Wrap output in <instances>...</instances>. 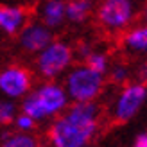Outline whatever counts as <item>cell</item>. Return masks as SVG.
<instances>
[{"label": "cell", "mask_w": 147, "mask_h": 147, "mask_svg": "<svg viewBox=\"0 0 147 147\" xmlns=\"http://www.w3.org/2000/svg\"><path fill=\"white\" fill-rule=\"evenodd\" d=\"M100 108L97 102H72L49 127L50 147H88L99 133Z\"/></svg>", "instance_id": "cell-1"}, {"label": "cell", "mask_w": 147, "mask_h": 147, "mask_svg": "<svg viewBox=\"0 0 147 147\" xmlns=\"http://www.w3.org/2000/svg\"><path fill=\"white\" fill-rule=\"evenodd\" d=\"M70 97L63 83L41 81L20 102V111L31 115L36 122H49L57 119L70 106Z\"/></svg>", "instance_id": "cell-2"}, {"label": "cell", "mask_w": 147, "mask_h": 147, "mask_svg": "<svg viewBox=\"0 0 147 147\" xmlns=\"http://www.w3.org/2000/svg\"><path fill=\"white\" fill-rule=\"evenodd\" d=\"M144 4V0H100L95 9V18L109 34L126 32L131 25H135Z\"/></svg>", "instance_id": "cell-3"}, {"label": "cell", "mask_w": 147, "mask_h": 147, "mask_svg": "<svg viewBox=\"0 0 147 147\" xmlns=\"http://www.w3.org/2000/svg\"><path fill=\"white\" fill-rule=\"evenodd\" d=\"M63 84L72 102H95L104 90L106 76L90 68L86 63H79L67 72Z\"/></svg>", "instance_id": "cell-4"}, {"label": "cell", "mask_w": 147, "mask_h": 147, "mask_svg": "<svg viewBox=\"0 0 147 147\" xmlns=\"http://www.w3.org/2000/svg\"><path fill=\"white\" fill-rule=\"evenodd\" d=\"M74 57H76V50L72 49L70 43L54 40L40 54H36L34 70L43 81H56L65 77L67 72L74 67Z\"/></svg>", "instance_id": "cell-5"}, {"label": "cell", "mask_w": 147, "mask_h": 147, "mask_svg": "<svg viewBox=\"0 0 147 147\" xmlns=\"http://www.w3.org/2000/svg\"><path fill=\"white\" fill-rule=\"evenodd\" d=\"M147 100V84L140 81L122 84L119 93L109 104V115L115 122H127L135 119Z\"/></svg>", "instance_id": "cell-6"}, {"label": "cell", "mask_w": 147, "mask_h": 147, "mask_svg": "<svg viewBox=\"0 0 147 147\" xmlns=\"http://www.w3.org/2000/svg\"><path fill=\"white\" fill-rule=\"evenodd\" d=\"M32 88V76L25 67L9 65L0 70V97L22 100Z\"/></svg>", "instance_id": "cell-7"}, {"label": "cell", "mask_w": 147, "mask_h": 147, "mask_svg": "<svg viewBox=\"0 0 147 147\" xmlns=\"http://www.w3.org/2000/svg\"><path fill=\"white\" fill-rule=\"evenodd\" d=\"M50 41H54L52 29L47 27L43 22H29L24 27V31L18 34V45L27 54H40Z\"/></svg>", "instance_id": "cell-8"}, {"label": "cell", "mask_w": 147, "mask_h": 147, "mask_svg": "<svg viewBox=\"0 0 147 147\" xmlns=\"http://www.w3.org/2000/svg\"><path fill=\"white\" fill-rule=\"evenodd\" d=\"M29 24L27 11L20 5H0V32L18 36Z\"/></svg>", "instance_id": "cell-9"}, {"label": "cell", "mask_w": 147, "mask_h": 147, "mask_svg": "<svg viewBox=\"0 0 147 147\" xmlns=\"http://www.w3.org/2000/svg\"><path fill=\"white\" fill-rule=\"evenodd\" d=\"M122 49L133 57H147V24L140 22L122 32Z\"/></svg>", "instance_id": "cell-10"}, {"label": "cell", "mask_w": 147, "mask_h": 147, "mask_svg": "<svg viewBox=\"0 0 147 147\" xmlns=\"http://www.w3.org/2000/svg\"><path fill=\"white\" fill-rule=\"evenodd\" d=\"M38 20L52 31L61 27L67 22V2L65 0H43L38 9Z\"/></svg>", "instance_id": "cell-11"}, {"label": "cell", "mask_w": 147, "mask_h": 147, "mask_svg": "<svg viewBox=\"0 0 147 147\" xmlns=\"http://www.w3.org/2000/svg\"><path fill=\"white\" fill-rule=\"evenodd\" d=\"M92 0H68L67 2V20L72 24H83L92 14Z\"/></svg>", "instance_id": "cell-12"}, {"label": "cell", "mask_w": 147, "mask_h": 147, "mask_svg": "<svg viewBox=\"0 0 147 147\" xmlns=\"http://www.w3.org/2000/svg\"><path fill=\"white\" fill-rule=\"evenodd\" d=\"M0 147H38V140L31 133H5L0 138Z\"/></svg>", "instance_id": "cell-13"}, {"label": "cell", "mask_w": 147, "mask_h": 147, "mask_svg": "<svg viewBox=\"0 0 147 147\" xmlns=\"http://www.w3.org/2000/svg\"><path fill=\"white\" fill-rule=\"evenodd\" d=\"M90 68L97 70L99 74H104V76H108L109 68H111V61H109V56L106 52H102V50H93V52L90 54V57L84 61Z\"/></svg>", "instance_id": "cell-14"}, {"label": "cell", "mask_w": 147, "mask_h": 147, "mask_svg": "<svg viewBox=\"0 0 147 147\" xmlns=\"http://www.w3.org/2000/svg\"><path fill=\"white\" fill-rule=\"evenodd\" d=\"M108 76L111 79V83H115V84H127L129 79H131V67L127 63L117 61V63L111 65Z\"/></svg>", "instance_id": "cell-15"}, {"label": "cell", "mask_w": 147, "mask_h": 147, "mask_svg": "<svg viewBox=\"0 0 147 147\" xmlns=\"http://www.w3.org/2000/svg\"><path fill=\"white\" fill-rule=\"evenodd\" d=\"M18 115V108H16V100L0 97V126H7L13 124L14 119Z\"/></svg>", "instance_id": "cell-16"}, {"label": "cell", "mask_w": 147, "mask_h": 147, "mask_svg": "<svg viewBox=\"0 0 147 147\" xmlns=\"http://www.w3.org/2000/svg\"><path fill=\"white\" fill-rule=\"evenodd\" d=\"M13 124H14V127H16V131H22V133H31V131L36 127V124H38V122H36L31 115L20 111Z\"/></svg>", "instance_id": "cell-17"}, {"label": "cell", "mask_w": 147, "mask_h": 147, "mask_svg": "<svg viewBox=\"0 0 147 147\" xmlns=\"http://www.w3.org/2000/svg\"><path fill=\"white\" fill-rule=\"evenodd\" d=\"M74 50H76V57H77V59H81V61H86L88 59V57H90V54L93 52V47L90 45V43H86V41H83V43H79V45L76 47V49H74Z\"/></svg>", "instance_id": "cell-18"}, {"label": "cell", "mask_w": 147, "mask_h": 147, "mask_svg": "<svg viewBox=\"0 0 147 147\" xmlns=\"http://www.w3.org/2000/svg\"><path fill=\"white\" fill-rule=\"evenodd\" d=\"M136 79L140 83H145L147 84V61H142L136 68Z\"/></svg>", "instance_id": "cell-19"}, {"label": "cell", "mask_w": 147, "mask_h": 147, "mask_svg": "<svg viewBox=\"0 0 147 147\" xmlns=\"http://www.w3.org/2000/svg\"><path fill=\"white\" fill-rule=\"evenodd\" d=\"M133 147H147V135H140L135 140V144H133Z\"/></svg>", "instance_id": "cell-20"}, {"label": "cell", "mask_w": 147, "mask_h": 147, "mask_svg": "<svg viewBox=\"0 0 147 147\" xmlns=\"http://www.w3.org/2000/svg\"><path fill=\"white\" fill-rule=\"evenodd\" d=\"M140 20L144 22V24H147V0H145L144 7H142V13H140Z\"/></svg>", "instance_id": "cell-21"}, {"label": "cell", "mask_w": 147, "mask_h": 147, "mask_svg": "<svg viewBox=\"0 0 147 147\" xmlns=\"http://www.w3.org/2000/svg\"><path fill=\"white\" fill-rule=\"evenodd\" d=\"M92 2H93V0H92Z\"/></svg>", "instance_id": "cell-22"}]
</instances>
